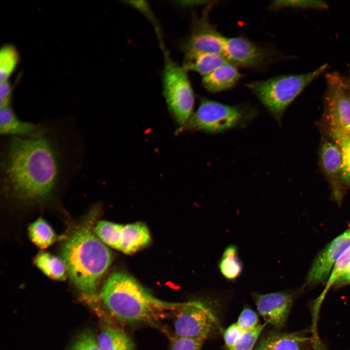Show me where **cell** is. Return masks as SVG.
<instances>
[{"instance_id":"1","label":"cell","mask_w":350,"mask_h":350,"mask_svg":"<svg viewBox=\"0 0 350 350\" xmlns=\"http://www.w3.org/2000/svg\"><path fill=\"white\" fill-rule=\"evenodd\" d=\"M75 121L47 122L41 134L1 137L0 187L4 194L27 204L43 203L79 175L85 154Z\"/></svg>"},{"instance_id":"2","label":"cell","mask_w":350,"mask_h":350,"mask_svg":"<svg viewBox=\"0 0 350 350\" xmlns=\"http://www.w3.org/2000/svg\"><path fill=\"white\" fill-rule=\"evenodd\" d=\"M99 297L114 318L128 324H152L184 303L157 298L134 278L122 272L113 273L108 278Z\"/></svg>"},{"instance_id":"3","label":"cell","mask_w":350,"mask_h":350,"mask_svg":"<svg viewBox=\"0 0 350 350\" xmlns=\"http://www.w3.org/2000/svg\"><path fill=\"white\" fill-rule=\"evenodd\" d=\"M62 259L75 285L94 299L99 281L112 261L108 247L88 228L75 231L63 245Z\"/></svg>"},{"instance_id":"4","label":"cell","mask_w":350,"mask_h":350,"mask_svg":"<svg viewBox=\"0 0 350 350\" xmlns=\"http://www.w3.org/2000/svg\"><path fill=\"white\" fill-rule=\"evenodd\" d=\"M328 67L323 64L315 70L299 74H286L246 85L278 121L291 103Z\"/></svg>"},{"instance_id":"5","label":"cell","mask_w":350,"mask_h":350,"mask_svg":"<svg viewBox=\"0 0 350 350\" xmlns=\"http://www.w3.org/2000/svg\"><path fill=\"white\" fill-rule=\"evenodd\" d=\"M323 123L325 135L332 138L350 134V71H334L325 75Z\"/></svg>"},{"instance_id":"6","label":"cell","mask_w":350,"mask_h":350,"mask_svg":"<svg viewBox=\"0 0 350 350\" xmlns=\"http://www.w3.org/2000/svg\"><path fill=\"white\" fill-rule=\"evenodd\" d=\"M162 74L163 94L170 113L179 125L181 132L192 116L194 104L193 89L182 67L165 53Z\"/></svg>"},{"instance_id":"7","label":"cell","mask_w":350,"mask_h":350,"mask_svg":"<svg viewBox=\"0 0 350 350\" xmlns=\"http://www.w3.org/2000/svg\"><path fill=\"white\" fill-rule=\"evenodd\" d=\"M254 112L245 106L229 105L202 98L196 111L182 129L217 133L244 124Z\"/></svg>"},{"instance_id":"8","label":"cell","mask_w":350,"mask_h":350,"mask_svg":"<svg viewBox=\"0 0 350 350\" xmlns=\"http://www.w3.org/2000/svg\"><path fill=\"white\" fill-rule=\"evenodd\" d=\"M173 313V329L177 337L206 339L217 324L212 309L200 300L184 302Z\"/></svg>"},{"instance_id":"9","label":"cell","mask_w":350,"mask_h":350,"mask_svg":"<svg viewBox=\"0 0 350 350\" xmlns=\"http://www.w3.org/2000/svg\"><path fill=\"white\" fill-rule=\"evenodd\" d=\"M210 5L201 16H193L190 33L180 45L185 53L202 52L224 55L226 37L210 22L208 16Z\"/></svg>"},{"instance_id":"10","label":"cell","mask_w":350,"mask_h":350,"mask_svg":"<svg viewBox=\"0 0 350 350\" xmlns=\"http://www.w3.org/2000/svg\"><path fill=\"white\" fill-rule=\"evenodd\" d=\"M275 55L268 48L243 37H226L224 55L234 65L259 68L273 61Z\"/></svg>"},{"instance_id":"11","label":"cell","mask_w":350,"mask_h":350,"mask_svg":"<svg viewBox=\"0 0 350 350\" xmlns=\"http://www.w3.org/2000/svg\"><path fill=\"white\" fill-rule=\"evenodd\" d=\"M319 162L334 200L340 204L346 187L343 177L341 151L339 146L326 135L323 136L321 141Z\"/></svg>"},{"instance_id":"12","label":"cell","mask_w":350,"mask_h":350,"mask_svg":"<svg viewBox=\"0 0 350 350\" xmlns=\"http://www.w3.org/2000/svg\"><path fill=\"white\" fill-rule=\"evenodd\" d=\"M350 246V228L331 241L316 256L307 275L306 284L315 285L327 280L337 261Z\"/></svg>"},{"instance_id":"13","label":"cell","mask_w":350,"mask_h":350,"mask_svg":"<svg viewBox=\"0 0 350 350\" xmlns=\"http://www.w3.org/2000/svg\"><path fill=\"white\" fill-rule=\"evenodd\" d=\"M251 296L265 323L277 329L282 328L293 303V293L288 291L266 294L253 292Z\"/></svg>"},{"instance_id":"14","label":"cell","mask_w":350,"mask_h":350,"mask_svg":"<svg viewBox=\"0 0 350 350\" xmlns=\"http://www.w3.org/2000/svg\"><path fill=\"white\" fill-rule=\"evenodd\" d=\"M47 122L35 123L20 120L11 105L0 107V134L1 137H32L42 133Z\"/></svg>"},{"instance_id":"15","label":"cell","mask_w":350,"mask_h":350,"mask_svg":"<svg viewBox=\"0 0 350 350\" xmlns=\"http://www.w3.org/2000/svg\"><path fill=\"white\" fill-rule=\"evenodd\" d=\"M242 75L235 65L228 62L203 76V86L210 92H218L231 88Z\"/></svg>"},{"instance_id":"16","label":"cell","mask_w":350,"mask_h":350,"mask_svg":"<svg viewBox=\"0 0 350 350\" xmlns=\"http://www.w3.org/2000/svg\"><path fill=\"white\" fill-rule=\"evenodd\" d=\"M228 61L223 54L202 52L185 53L183 69L197 72L203 76Z\"/></svg>"},{"instance_id":"17","label":"cell","mask_w":350,"mask_h":350,"mask_svg":"<svg viewBox=\"0 0 350 350\" xmlns=\"http://www.w3.org/2000/svg\"><path fill=\"white\" fill-rule=\"evenodd\" d=\"M151 237L147 226L141 222L123 225L120 250L124 253H133L147 245Z\"/></svg>"},{"instance_id":"18","label":"cell","mask_w":350,"mask_h":350,"mask_svg":"<svg viewBox=\"0 0 350 350\" xmlns=\"http://www.w3.org/2000/svg\"><path fill=\"white\" fill-rule=\"evenodd\" d=\"M306 339L297 332H272L262 337L254 350H299Z\"/></svg>"},{"instance_id":"19","label":"cell","mask_w":350,"mask_h":350,"mask_svg":"<svg viewBox=\"0 0 350 350\" xmlns=\"http://www.w3.org/2000/svg\"><path fill=\"white\" fill-rule=\"evenodd\" d=\"M218 268L222 276L229 281L235 280L242 275L244 265L236 245H229L226 247L218 260Z\"/></svg>"},{"instance_id":"20","label":"cell","mask_w":350,"mask_h":350,"mask_svg":"<svg viewBox=\"0 0 350 350\" xmlns=\"http://www.w3.org/2000/svg\"><path fill=\"white\" fill-rule=\"evenodd\" d=\"M97 340L102 350H134L131 339L124 332L115 327L103 328Z\"/></svg>"},{"instance_id":"21","label":"cell","mask_w":350,"mask_h":350,"mask_svg":"<svg viewBox=\"0 0 350 350\" xmlns=\"http://www.w3.org/2000/svg\"><path fill=\"white\" fill-rule=\"evenodd\" d=\"M35 263L46 275L56 280H64L67 277V267L62 260L47 252L39 253Z\"/></svg>"},{"instance_id":"22","label":"cell","mask_w":350,"mask_h":350,"mask_svg":"<svg viewBox=\"0 0 350 350\" xmlns=\"http://www.w3.org/2000/svg\"><path fill=\"white\" fill-rule=\"evenodd\" d=\"M123 226L109 221H101L97 223L94 230L103 243L120 250Z\"/></svg>"},{"instance_id":"23","label":"cell","mask_w":350,"mask_h":350,"mask_svg":"<svg viewBox=\"0 0 350 350\" xmlns=\"http://www.w3.org/2000/svg\"><path fill=\"white\" fill-rule=\"evenodd\" d=\"M29 235L34 244L41 248L52 245L56 235L51 227L42 219H38L29 227Z\"/></svg>"},{"instance_id":"24","label":"cell","mask_w":350,"mask_h":350,"mask_svg":"<svg viewBox=\"0 0 350 350\" xmlns=\"http://www.w3.org/2000/svg\"><path fill=\"white\" fill-rule=\"evenodd\" d=\"M19 61V53L11 45L3 46L0 51V82L7 81Z\"/></svg>"},{"instance_id":"25","label":"cell","mask_w":350,"mask_h":350,"mask_svg":"<svg viewBox=\"0 0 350 350\" xmlns=\"http://www.w3.org/2000/svg\"><path fill=\"white\" fill-rule=\"evenodd\" d=\"M330 138L340 148L343 177L346 186L350 189V134L338 135Z\"/></svg>"},{"instance_id":"26","label":"cell","mask_w":350,"mask_h":350,"mask_svg":"<svg viewBox=\"0 0 350 350\" xmlns=\"http://www.w3.org/2000/svg\"><path fill=\"white\" fill-rule=\"evenodd\" d=\"M266 324H260L253 330L244 332L235 344L228 350H253Z\"/></svg>"},{"instance_id":"27","label":"cell","mask_w":350,"mask_h":350,"mask_svg":"<svg viewBox=\"0 0 350 350\" xmlns=\"http://www.w3.org/2000/svg\"><path fill=\"white\" fill-rule=\"evenodd\" d=\"M270 7L272 9L275 10L287 7L325 9L328 7V5L326 2L321 0H279L273 1L270 5Z\"/></svg>"},{"instance_id":"28","label":"cell","mask_w":350,"mask_h":350,"mask_svg":"<svg viewBox=\"0 0 350 350\" xmlns=\"http://www.w3.org/2000/svg\"><path fill=\"white\" fill-rule=\"evenodd\" d=\"M169 350H201L206 339L175 336L171 338Z\"/></svg>"},{"instance_id":"29","label":"cell","mask_w":350,"mask_h":350,"mask_svg":"<svg viewBox=\"0 0 350 350\" xmlns=\"http://www.w3.org/2000/svg\"><path fill=\"white\" fill-rule=\"evenodd\" d=\"M236 323L243 332L253 330L260 324L257 313L248 307L242 310Z\"/></svg>"},{"instance_id":"30","label":"cell","mask_w":350,"mask_h":350,"mask_svg":"<svg viewBox=\"0 0 350 350\" xmlns=\"http://www.w3.org/2000/svg\"><path fill=\"white\" fill-rule=\"evenodd\" d=\"M72 350H102L97 339L89 332H85L75 342Z\"/></svg>"},{"instance_id":"31","label":"cell","mask_w":350,"mask_h":350,"mask_svg":"<svg viewBox=\"0 0 350 350\" xmlns=\"http://www.w3.org/2000/svg\"><path fill=\"white\" fill-rule=\"evenodd\" d=\"M243 332L236 323H232L226 328L224 332L223 337L227 350L231 348L235 344Z\"/></svg>"},{"instance_id":"32","label":"cell","mask_w":350,"mask_h":350,"mask_svg":"<svg viewBox=\"0 0 350 350\" xmlns=\"http://www.w3.org/2000/svg\"><path fill=\"white\" fill-rule=\"evenodd\" d=\"M12 90L11 85L8 81L0 83V107L11 105Z\"/></svg>"},{"instance_id":"33","label":"cell","mask_w":350,"mask_h":350,"mask_svg":"<svg viewBox=\"0 0 350 350\" xmlns=\"http://www.w3.org/2000/svg\"><path fill=\"white\" fill-rule=\"evenodd\" d=\"M347 284H350V262L344 273L334 284L337 286Z\"/></svg>"},{"instance_id":"34","label":"cell","mask_w":350,"mask_h":350,"mask_svg":"<svg viewBox=\"0 0 350 350\" xmlns=\"http://www.w3.org/2000/svg\"></svg>"}]
</instances>
